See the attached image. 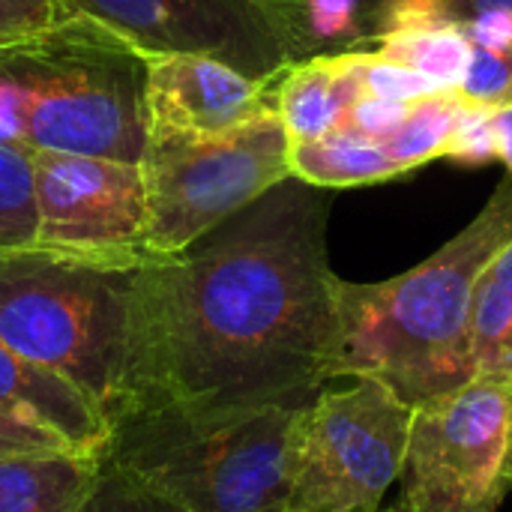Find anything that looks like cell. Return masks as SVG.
I'll return each instance as SVG.
<instances>
[{"mask_svg":"<svg viewBox=\"0 0 512 512\" xmlns=\"http://www.w3.org/2000/svg\"><path fill=\"white\" fill-rule=\"evenodd\" d=\"M330 207L333 189L288 177L183 252L147 258L129 408H300L339 381Z\"/></svg>","mask_w":512,"mask_h":512,"instance_id":"cell-1","label":"cell"},{"mask_svg":"<svg viewBox=\"0 0 512 512\" xmlns=\"http://www.w3.org/2000/svg\"><path fill=\"white\" fill-rule=\"evenodd\" d=\"M510 240L507 171L486 207L423 264L384 282L342 279L336 378H378L408 405L471 381L474 291Z\"/></svg>","mask_w":512,"mask_h":512,"instance_id":"cell-2","label":"cell"},{"mask_svg":"<svg viewBox=\"0 0 512 512\" xmlns=\"http://www.w3.org/2000/svg\"><path fill=\"white\" fill-rule=\"evenodd\" d=\"M147 258L0 252V342L63 375L108 423L132 402L135 279Z\"/></svg>","mask_w":512,"mask_h":512,"instance_id":"cell-3","label":"cell"},{"mask_svg":"<svg viewBox=\"0 0 512 512\" xmlns=\"http://www.w3.org/2000/svg\"><path fill=\"white\" fill-rule=\"evenodd\" d=\"M303 408H129L102 456L186 512H285Z\"/></svg>","mask_w":512,"mask_h":512,"instance_id":"cell-4","label":"cell"},{"mask_svg":"<svg viewBox=\"0 0 512 512\" xmlns=\"http://www.w3.org/2000/svg\"><path fill=\"white\" fill-rule=\"evenodd\" d=\"M0 75L24 96V147L141 165L147 57L105 24L69 15L9 39Z\"/></svg>","mask_w":512,"mask_h":512,"instance_id":"cell-5","label":"cell"},{"mask_svg":"<svg viewBox=\"0 0 512 512\" xmlns=\"http://www.w3.org/2000/svg\"><path fill=\"white\" fill-rule=\"evenodd\" d=\"M291 135L276 108L249 123L186 141H147V255L165 258L291 177Z\"/></svg>","mask_w":512,"mask_h":512,"instance_id":"cell-6","label":"cell"},{"mask_svg":"<svg viewBox=\"0 0 512 512\" xmlns=\"http://www.w3.org/2000/svg\"><path fill=\"white\" fill-rule=\"evenodd\" d=\"M348 381L300 414L285 512H378L402 477L414 405L378 378Z\"/></svg>","mask_w":512,"mask_h":512,"instance_id":"cell-7","label":"cell"},{"mask_svg":"<svg viewBox=\"0 0 512 512\" xmlns=\"http://www.w3.org/2000/svg\"><path fill=\"white\" fill-rule=\"evenodd\" d=\"M393 512H498L512 492V381L471 378L414 405Z\"/></svg>","mask_w":512,"mask_h":512,"instance_id":"cell-8","label":"cell"},{"mask_svg":"<svg viewBox=\"0 0 512 512\" xmlns=\"http://www.w3.org/2000/svg\"><path fill=\"white\" fill-rule=\"evenodd\" d=\"M144 57L204 54L249 78L279 81L303 63L285 0H63Z\"/></svg>","mask_w":512,"mask_h":512,"instance_id":"cell-9","label":"cell"},{"mask_svg":"<svg viewBox=\"0 0 512 512\" xmlns=\"http://www.w3.org/2000/svg\"><path fill=\"white\" fill-rule=\"evenodd\" d=\"M45 249L93 258L147 255V186L141 165L30 150Z\"/></svg>","mask_w":512,"mask_h":512,"instance_id":"cell-10","label":"cell"},{"mask_svg":"<svg viewBox=\"0 0 512 512\" xmlns=\"http://www.w3.org/2000/svg\"><path fill=\"white\" fill-rule=\"evenodd\" d=\"M147 141L231 132L276 108V81H258L204 54L147 57Z\"/></svg>","mask_w":512,"mask_h":512,"instance_id":"cell-11","label":"cell"},{"mask_svg":"<svg viewBox=\"0 0 512 512\" xmlns=\"http://www.w3.org/2000/svg\"><path fill=\"white\" fill-rule=\"evenodd\" d=\"M0 411L30 420L60 435L75 453L102 456L111 423L75 384L63 375L15 354L0 342Z\"/></svg>","mask_w":512,"mask_h":512,"instance_id":"cell-12","label":"cell"},{"mask_svg":"<svg viewBox=\"0 0 512 512\" xmlns=\"http://www.w3.org/2000/svg\"><path fill=\"white\" fill-rule=\"evenodd\" d=\"M363 96L357 54H324L291 66L276 81V111L291 141L342 129Z\"/></svg>","mask_w":512,"mask_h":512,"instance_id":"cell-13","label":"cell"},{"mask_svg":"<svg viewBox=\"0 0 512 512\" xmlns=\"http://www.w3.org/2000/svg\"><path fill=\"white\" fill-rule=\"evenodd\" d=\"M99 456L42 453L0 462V512H75L93 486Z\"/></svg>","mask_w":512,"mask_h":512,"instance_id":"cell-14","label":"cell"},{"mask_svg":"<svg viewBox=\"0 0 512 512\" xmlns=\"http://www.w3.org/2000/svg\"><path fill=\"white\" fill-rule=\"evenodd\" d=\"M288 165H291V177L333 192L381 183L402 174L387 141L369 138L351 126L333 129L318 138L291 141Z\"/></svg>","mask_w":512,"mask_h":512,"instance_id":"cell-15","label":"cell"},{"mask_svg":"<svg viewBox=\"0 0 512 512\" xmlns=\"http://www.w3.org/2000/svg\"><path fill=\"white\" fill-rule=\"evenodd\" d=\"M414 24L459 27L474 57L512 51V0H375V42Z\"/></svg>","mask_w":512,"mask_h":512,"instance_id":"cell-16","label":"cell"},{"mask_svg":"<svg viewBox=\"0 0 512 512\" xmlns=\"http://www.w3.org/2000/svg\"><path fill=\"white\" fill-rule=\"evenodd\" d=\"M372 51L414 69L441 90H462L474 63V48L468 36L453 24L399 27L384 33Z\"/></svg>","mask_w":512,"mask_h":512,"instance_id":"cell-17","label":"cell"},{"mask_svg":"<svg viewBox=\"0 0 512 512\" xmlns=\"http://www.w3.org/2000/svg\"><path fill=\"white\" fill-rule=\"evenodd\" d=\"M477 102L462 90H432L411 102L405 123L387 138L396 165L405 171L423 168L432 159L453 153L459 129Z\"/></svg>","mask_w":512,"mask_h":512,"instance_id":"cell-18","label":"cell"},{"mask_svg":"<svg viewBox=\"0 0 512 512\" xmlns=\"http://www.w3.org/2000/svg\"><path fill=\"white\" fill-rule=\"evenodd\" d=\"M471 360L474 378L512 381V297L489 276V267L471 306Z\"/></svg>","mask_w":512,"mask_h":512,"instance_id":"cell-19","label":"cell"},{"mask_svg":"<svg viewBox=\"0 0 512 512\" xmlns=\"http://www.w3.org/2000/svg\"><path fill=\"white\" fill-rule=\"evenodd\" d=\"M39 243L36 177L27 147L0 144V252Z\"/></svg>","mask_w":512,"mask_h":512,"instance_id":"cell-20","label":"cell"},{"mask_svg":"<svg viewBox=\"0 0 512 512\" xmlns=\"http://www.w3.org/2000/svg\"><path fill=\"white\" fill-rule=\"evenodd\" d=\"M75 512H186L150 483L138 480L117 462L99 456V471L90 492Z\"/></svg>","mask_w":512,"mask_h":512,"instance_id":"cell-21","label":"cell"},{"mask_svg":"<svg viewBox=\"0 0 512 512\" xmlns=\"http://www.w3.org/2000/svg\"><path fill=\"white\" fill-rule=\"evenodd\" d=\"M357 63H360V81H363V93L369 96H384V99H402V102H414L435 87L429 78L417 75L414 69L381 57L378 51H354Z\"/></svg>","mask_w":512,"mask_h":512,"instance_id":"cell-22","label":"cell"},{"mask_svg":"<svg viewBox=\"0 0 512 512\" xmlns=\"http://www.w3.org/2000/svg\"><path fill=\"white\" fill-rule=\"evenodd\" d=\"M66 450L75 453L51 429H42L30 420H18L0 411V462L15 459V456H42V453H66Z\"/></svg>","mask_w":512,"mask_h":512,"instance_id":"cell-23","label":"cell"},{"mask_svg":"<svg viewBox=\"0 0 512 512\" xmlns=\"http://www.w3.org/2000/svg\"><path fill=\"white\" fill-rule=\"evenodd\" d=\"M60 18H69L63 0H0V42L36 33Z\"/></svg>","mask_w":512,"mask_h":512,"instance_id":"cell-24","label":"cell"},{"mask_svg":"<svg viewBox=\"0 0 512 512\" xmlns=\"http://www.w3.org/2000/svg\"><path fill=\"white\" fill-rule=\"evenodd\" d=\"M408 108H411V102L384 99V96H369V93H363V96L354 102V108H351L345 126H351V129H357V132H363V135H369V138L387 141V138L405 123Z\"/></svg>","mask_w":512,"mask_h":512,"instance_id":"cell-25","label":"cell"},{"mask_svg":"<svg viewBox=\"0 0 512 512\" xmlns=\"http://www.w3.org/2000/svg\"><path fill=\"white\" fill-rule=\"evenodd\" d=\"M492 111H495V108H486V105H480V102L471 108V114L465 117V123H462V129H459V138H456V147H453L450 159H456V162H471V165L498 159V150H495V129H492Z\"/></svg>","mask_w":512,"mask_h":512,"instance_id":"cell-26","label":"cell"},{"mask_svg":"<svg viewBox=\"0 0 512 512\" xmlns=\"http://www.w3.org/2000/svg\"><path fill=\"white\" fill-rule=\"evenodd\" d=\"M0 144H9V147L27 144L24 96L6 75H0Z\"/></svg>","mask_w":512,"mask_h":512,"instance_id":"cell-27","label":"cell"},{"mask_svg":"<svg viewBox=\"0 0 512 512\" xmlns=\"http://www.w3.org/2000/svg\"><path fill=\"white\" fill-rule=\"evenodd\" d=\"M492 129H495V150L498 159L507 165L512 174V102L492 111Z\"/></svg>","mask_w":512,"mask_h":512,"instance_id":"cell-28","label":"cell"},{"mask_svg":"<svg viewBox=\"0 0 512 512\" xmlns=\"http://www.w3.org/2000/svg\"><path fill=\"white\" fill-rule=\"evenodd\" d=\"M489 276L507 291L512 297V240L492 258V264H489Z\"/></svg>","mask_w":512,"mask_h":512,"instance_id":"cell-29","label":"cell"},{"mask_svg":"<svg viewBox=\"0 0 512 512\" xmlns=\"http://www.w3.org/2000/svg\"><path fill=\"white\" fill-rule=\"evenodd\" d=\"M0 45H3V42H0Z\"/></svg>","mask_w":512,"mask_h":512,"instance_id":"cell-30","label":"cell"}]
</instances>
